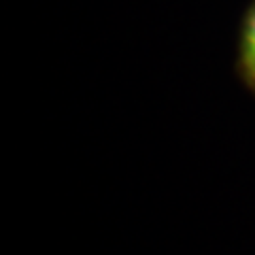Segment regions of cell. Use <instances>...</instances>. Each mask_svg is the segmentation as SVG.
Returning <instances> with one entry per match:
<instances>
[{
    "label": "cell",
    "instance_id": "6da1fadb",
    "mask_svg": "<svg viewBox=\"0 0 255 255\" xmlns=\"http://www.w3.org/2000/svg\"><path fill=\"white\" fill-rule=\"evenodd\" d=\"M243 64L247 68L249 77L255 81V6L249 13L245 26V36H243Z\"/></svg>",
    "mask_w": 255,
    "mask_h": 255
}]
</instances>
